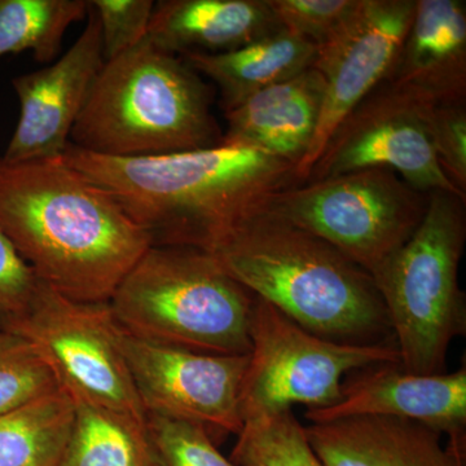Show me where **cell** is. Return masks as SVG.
<instances>
[{
    "label": "cell",
    "mask_w": 466,
    "mask_h": 466,
    "mask_svg": "<svg viewBox=\"0 0 466 466\" xmlns=\"http://www.w3.org/2000/svg\"><path fill=\"white\" fill-rule=\"evenodd\" d=\"M61 161L109 193L156 247L214 253L272 193L299 186L296 167L253 147L116 158L67 144Z\"/></svg>",
    "instance_id": "obj_1"
},
{
    "label": "cell",
    "mask_w": 466,
    "mask_h": 466,
    "mask_svg": "<svg viewBox=\"0 0 466 466\" xmlns=\"http://www.w3.org/2000/svg\"><path fill=\"white\" fill-rule=\"evenodd\" d=\"M0 229L39 281L92 305L108 303L152 247L108 192L60 157H0Z\"/></svg>",
    "instance_id": "obj_2"
},
{
    "label": "cell",
    "mask_w": 466,
    "mask_h": 466,
    "mask_svg": "<svg viewBox=\"0 0 466 466\" xmlns=\"http://www.w3.org/2000/svg\"><path fill=\"white\" fill-rule=\"evenodd\" d=\"M211 256L227 274L303 329L337 342L390 332L372 276L311 233L258 211Z\"/></svg>",
    "instance_id": "obj_3"
},
{
    "label": "cell",
    "mask_w": 466,
    "mask_h": 466,
    "mask_svg": "<svg viewBox=\"0 0 466 466\" xmlns=\"http://www.w3.org/2000/svg\"><path fill=\"white\" fill-rule=\"evenodd\" d=\"M211 103L213 92L202 76L147 36L104 63L69 143L116 158L213 148L223 134Z\"/></svg>",
    "instance_id": "obj_4"
},
{
    "label": "cell",
    "mask_w": 466,
    "mask_h": 466,
    "mask_svg": "<svg viewBox=\"0 0 466 466\" xmlns=\"http://www.w3.org/2000/svg\"><path fill=\"white\" fill-rule=\"evenodd\" d=\"M251 291L216 257L152 245L113 293L110 314L146 341L213 355H249Z\"/></svg>",
    "instance_id": "obj_5"
},
{
    "label": "cell",
    "mask_w": 466,
    "mask_h": 466,
    "mask_svg": "<svg viewBox=\"0 0 466 466\" xmlns=\"http://www.w3.org/2000/svg\"><path fill=\"white\" fill-rule=\"evenodd\" d=\"M465 198L431 193L421 225L373 272L401 367L417 375L446 372L451 343L466 333L459 268L466 240Z\"/></svg>",
    "instance_id": "obj_6"
},
{
    "label": "cell",
    "mask_w": 466,
    "mask_h": 466,
    "mask_svg": "<svg viewBox=\"0 0 466 466\" xmlns=\"http://www.w3.org/2000/svg\"><path fill=\"white\" fill-rule=\"evenodd\" d=\"M431 193L376 167L272 193L260 211L327 241L372 275L421 225Z\"/></svg>",
    "instance_id": "obj_7"
},
{
    "label": "cell",
    "mask_w": 466,
    "mask_h": 466,
    "mask_svg": "<svg viewBox=\"0 0 466 466\" xmlns=\"http://www.w3.org/2000/svg\"><path fill=\"white\" fill-rule=\"evenodd\" d=\"M249 364L242 380V422L303 404L324 410L341 400L350 372L400 363L397 346L321 339L256 297L250 319Z\"/></svg>",
    "instance_id": "obj_8"
},
{
    "label": "cell",
    "mask_w": 466,
    "mask_h": 466,
    "mask_svg": "<svg viewBox=\"0 0 466 466\" xmlns=\"http://www.w3.org/2000/svg\"><path fill=\"white\" fill-rule=\"evenodd\" d=\"M0 329L26 339L73 400L147 419L115 339L108 303L76 302L38 280L26 309Z\"/></svg>",
    "instance_id": "obj_9"
},
{
    "label": "cell",
    "mask_w": 466,
    "mask_h": 466,
    "mask_svg": "<svg viewBox=\"0 0 466 466\" xmlns=\"http://www.w3.org/2000/svg\"><path fill=\"white\" fill-rule=\"evenodd\" d=\"M434 106L410 88L382 82L334 130L306 182L383 167L419 191L451 192L466 200L435 157L431 133Z\"/></svg>",
    "instance_id": "obj_10"
},
{
    "label": "cell",
    "mask_w": 466,
    "mask_h": 466,
    "mask_svg": "<svg viewBox=\"0 0 466 466\" xmlns=\"http://www.w3.org/2000/svg\"><path fill=\"white\" fill-rule=\"evenodd\" d=\"M115 339L146 413L200 425L210 435L240 433V392L249 355L159 345L126 332L116 321Z\"/></svg>",
    "instance_id": "obj_11"
},
{
    "label": "cell",
    "mask_w": 466,
    "mask_h": 466,
    "mask_svg": "<svg viewBox=\"0 0 466 466\" xmlns=\"http://www.w3.org/2000/svg\"><path fill=\"white\" fill-rule=\"evenodd\" d=\"M416 0H359L348 21L319 48L324 97L311 146L296 168L299 184L343 118L390 75L415 15Z\"/></svg>",
    "instance_id": "obj_12"
},
{
    "label": "cell",
    "mask_w": 466,
    "mask_h": 466,
    "mask_svg": "<svg viewBox=\"0 0 466 466\" xmlns=\"http://www.w3.org/2000/svg\"><path fill=\"white\" fill-rule=\"evenodd\" d=\"M103 66L99 18L90 5L87 25L64 56L12 79L20 116L2 158L23 162L60 157Z\"/></svg>",
    "instance_id": "obj_13"
},
{
    "label": "cell",
    "mask_w": 466,
    "mask_h": 466,
    "mask_svg": "<svg viewBox=\"0 0 466 466\" xmlns=\"http://www.w3.org/2000/svg\"><path fill=\"white\" fill-rule=\"evenodd\" d=\"M364 416L397 417L428 426L446 435L447 447L465 461L466 367L417 375L400 363L376 364L342 383L339 403L305 415L311 424Z\"/></svg>",
    "instance_id": "obj_14"
},
{
    "label": "cell",
    "mask_w": 466,
    "mask_h": 466,
    "mask_svg": "<svg viewBox=\"0 0 466 466\" xmlns=\"http://www.w3.org/2000/svg\"><path fill=\"white\" fill-rule=\"evenodd\" d=\"M386 82L434 104L466 101L464 0H416L412 23Z\"/></svg>",
    "instance_id": "obj_15"
},
{
    "label": "cell",
    "mask_w": 466,
    "mask_h": 466,
    "mask_svg": "<svg viewBox=\"0 0 466 466\" xmlns=\"http://www.w3.org/2000/svg\"><path fill=\"white\" fill-rule=\"evenodd\" d=\"M305 431L325 466H465L438 431L412 420L350 417Z\"/></svg>",
    "instance_id": "obj_16"
},
{
    "label": "cell",
    "mask_w": 466,
    "mask_h": 466,
    "mask_svg": "<svg viewBox=\"0 0 466 466\" xmlns=\"http://www.w3.org/2000/svg\"><path fill=\"white\" fill-rule=\"evenodd\" d=\"M317 67L259 91L225 113L226 146L253 147L297 168L314 139L324 97Z\"/></svg>",
    "instance_id": "obj_17"
},
{
    "label": "cell",
    "mask_w": 466,
    "mask_h": 466,
    "mask_svg": "<svg viewBox=\"0 0 466 466\" xmlns=\"http://www.w3.org/2000/svg\"><path fill=\"white\" fill-rule=\"evenodd\" d=\"M284 29L267 0H159L148 38L177 56L220 55Z\"/></svg>",
    "instance_id": "obj_18"
},
{
    "label": "cell",
    "mask_w": 466,
    "mask_h": 466,
    "mask_svg": "<svg viewBox=\"0 0 466 466\" xmlns=\"http://www.w3.org/2000/svg\"><path fill=\"white\" fill-rule=\"evenodd\" d=\"M318 54L317 45L284 27L236 51L183 58L198 75L218 86L227 113L259 91L311 69Z\"/></svg>",
    "instance_id": "obj_19"
},
{
    "label": "cell",
    "mask_w": 466,
    "mask_h": 466,
    "mask_svg": "<svg viewBox=\"0 0 466 466\" xmlns=\"http://www.w3.org/2000/svg\"><path fill=\"white\" fill-rule=\"evenodd\" d=\"M75 419L56 466H149L146 420L75 401Z\"/></svg>",
    "instance_id": "obj_20"
},
{
    "label": "cell",
    "mask_w": 466,
    "mask_h": 466,
    "mask_svg": "<svg viewBox=\"0 0 466 466\" xmlns=\"http://www.w3.org/2000/svg\"><path fill=\"white\" fill-rule=\"evenodd\" d=\"M75 410V400L57 390L0 416V466H56Z\"/></svg>",
    "instance_id": "obj_21"
},
{
    "label": "cell",
    "mask_w": 466,
    "mask_h": 466,
    "mask_svg": "<svg viewBox=\"0 0 466 466\" xmlns=\"http://www.w3.org/2000/svg\"><path fill=\"white\" fill-rule=\"evenodd\" d=\"M88 9V0H0V57L32 51L38 63H51L66 30Z\"/></svg>",
    "instance_id": "obj_22"
},
{
    "label": "cell",
    "mask_w": 466,
    "mask_h": 466,
    "mask_svg": "<svg viewBox=\"0 0 466 466\" xmlns=\"http://www.w3.org/2000/svg\"><path fill=\"white\" fill-rule=\"evenodd\" d=\"M229 460L238 466H325L291 410L245 421Z\"/></svg>",
    "instance_id": "obj_23"
},
{
    "label": "cell",
    "mask_w": 466,
    "mask_h": 466,
    "mask_svg": "<svg viewBox=\"0 0 466 466\" xmlns=\"http://www.w3.org/2000/svg\"><path fill=\"white\" fill-rule=\"evenodd\" d=\"M61 390L39 352L23 337L0 329V416Z\"/></svg>",
    "instance_id": "obj_24"
},
{
    "label": "cell",
    "mask_w": 466,
    "mask_h": 466,
    "mask_svg": "<svg viewBox=\"0 0 466 466\" xmlns=\"http://www.w3.org/2000/svg\"><path fill=\"white\" fill-rule=\"evenodd\" d=\"M149 466H238L218 451L207 429L147 413Z\"/></svg>",
    "instance_id": "obj_25"
},
{
    "label": "cell",
    "mask_w": 466,
    "mask_h": 466,
    "mask_svg": "<svg viewBox=\"0 0 466 466\" xmlns=\"http://www.w3.org/2000/svg\"><path fill=\"white\" fill-rule=\"evenodd\" d=\"M289 32L319 48L329 42L357 8L359 0H267Z\"/></svg>",
    "instance_id": "obj_26"
},
{
    "label": "cell",
    "mask_w": 466,
    "mask_h": 466,
    "mask_svg": "<svg viewBox=\"0 0 466 466\" xmlns=\"http://www.w3.org/2000/svg\"><path fill=\"white\" fill-rule=\"evenodd\" d=\"M101 27L104 63L121 56L148 36L152 0H88Z\"/></svg>",
    "instance_id": "obj_27"
},
{
    "label": "cell",
    "mask_w": 466,
    "mask_h": 466,
    "mask_svg": "<svg viewBox=\"0 0 466 466\" xmlns=\"http://www.w3.org/2000/svg\"><path fill=\"white\" fill-rule=\"evenodd\" d=\"M431 133L441 170L466 196V101L435 104Z\"/></svg>",
    "instance_id": "obj_28"
},
{
    "label": "cell",
    "mask_w": 466,
    "mask_h": 466,
    "mask_svg": "<svg viewBox=\"0 0 466 466\" xmlns=\"http://www.w3.org/2000/svg\"><path fill=\"white\" fill-rule=\"evenodd\" d=\"M38 279L0 229V323L26 309Z\"/></svg>",
    "instance_id": "obj_29"
}]
</instances>
